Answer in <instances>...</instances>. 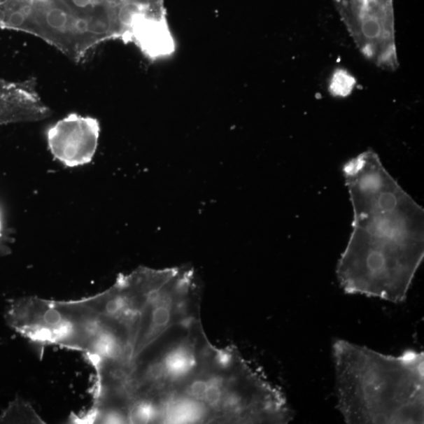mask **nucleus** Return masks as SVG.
Masks as SVG:
<instances>
[{"label": "nucleus", "mask_w": 424, "mask_h": 424, "mask_svg": "<svg viewBox=\"0 0 424 424\" xmlns=\"http://www.w3.org/2000/svg\"><path fill=\"white\" fill-rule=\"evenodd\" d=\"M353 231L337 274L346 294L400 304L424 258V211L372 150L343 168Z\"/></svg>", "instance_id": "f257e3e1"}, {"label": "nucleus", "mask_w": 424, "mask_h": 424, "mask_svg": "<svg viewBox=\"0 0 424 424\" xmlns=\"http://www.w3.org/2000/svg\"><path fill=\"white\" fill-rule=\"evenodd\" d=\"M278 390L234 348L209 339L178 374L148 397L151 423L260 424L271 420Z\"/></svg>", "instance_id": "f03ea898"}, {"label": "nucleus", "mask_w": 424, "mask_h": 424, "mask_svg": "<svg viewBox=\"0 0 424 424\" xmlns=\"http://www.w3.org/2000/svg\"><path fill=\"white\" fill-rule=\"evenodd\" d=\"M360 52L378 67L395 71L398 63L393 0H333Z\"/></svg>", "instance_id": "39448f33"}, {"label": "nucleus", "mask_w": 424, "mask_h": 424, "mask_svg": "<svg viewBox=\"0 0 424 424\" xmlns=\"http://www.w3.org/2000/svg\"><path fill=\"white\" fill-rule=\"evenodd\" d=\"M3 234H2V223H1V220H0V241L3 240ZM0 253L4 254V252L3 250V249L1 248V247H0Z\"/></svg>", "instance_id": "1a4fd4ad"}, {"label": "nucleus", "mask_w": 424, "mask_h": 424, "mask_svg": "<svg viewBox=\"0 0 424 424\" xmlns=\"http://www.w3.org/2000/svg\"><path fill=\"white\" fill-rule=\"evenodd\" d=\"M338 409L346 423H424V353L384 355L346 340L334 342Z\"/></svg>", "instance_id": "7ed1b4c3"}, {"label": "nucleus", "mask_w": 424, "mask_h": 424, "mask_svg": "<svg viewBox=\"0 0 424 424\" xmlns=\"http://www.w3.org/2000/svg\"><path fill=\"white\" fill-rule=\"evenodd\" d=\"M5 318L11 329L41 348L57 346L83 353L92 334L93 320L82 299H18L11 303Z\"/></svg>", "instance_id": "20e7f679"}, {"label": "nucleus", "mask_w": 424, "mask_h": 424, "mask_svg": "<svg viewBox=\"0 0 424 424\" xmlns=\"http://www.w3.org/2000/svg\"><path fill=\"white\" fill-rule=\"evenodd\" d=\"M356 85L353 77L345 70L338 69L332 76L330 92L336 97H346Z\"/></svg>", "instance_id": "6e6552de"}, {"label": "nucleus", "mask_w": 424, "mask_h": 424, "mask_svg": "<svg viewBox=\"0 0 424 424\" xmlns=\"http://www.w3.org/2000/svg\"><path fill=\"white\" fill-rule=\"evenodd\" d=\"M0 423H46L31 404L20 397L9 404L0 414Z\"/></svg>", "instance_id": "0eeeda50"}, {"label": "nucleus", "mask_w": 424, "mask_h": 424, "mask_svg": "<svg viewBox=\"0 0 424 424\" xmlns=\"http://www.w3.org/2000/svg\"><path fill=\"white\" fill-rule=\"evenodd\" d=\"M101 127L92 117L70 113L46 132L48 149L67 168L91 163L97 152Z\"/></svg>", "instance_id": "423d86ee"}]
</instances>
